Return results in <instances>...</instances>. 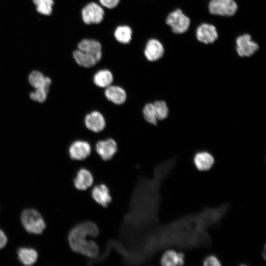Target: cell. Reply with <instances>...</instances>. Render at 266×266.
Wrapping results in <instances>:
<instances>
[{
    "label": "cell",
    "mask_w": 266,
    "mask_h": 266,
    "mask_svg": "<svg viewBox=\"0 0 266 266\" xmlns=\"http://www.w3.org/2000/svg\"><path fill=\"white\" fill-rule=\"evenodd\" d=\"M196 37L199 41L209 44L216 41L218 35L215 26L209 24L203 23L197 28Z\"/></svg>",
    "instance_id": "8fae6325"
},
{
    "label": "cell",
    "mask_w": 266,
    "mask_h": 266,
    "mask_svg": "<svg viewBox=\"0 0 266 266\" xmlns=\"http://www.w3.org/2000/svg\"><path fill=\"white\" fill-rule=\"evenodd\" d=\"M91 196L98 204L103 207L108 206L112 201L109 189L103 183L95 186L92 190Z\"/></svg>",
    "instance_id": "7c38bea8"
},
{
    "label": "cell",
    "mask_w": 266,
    "mask_h": 266,
    "mask_svg": "<svg viewBox=\"0 0 266 266\" xmlns=\"http://www.w3.org/2000/svg\"><path fill=\"white\" fill-rule=\"evenodd\" d=\"M121 0H99L100 4L107 9H112L116 7Z\"/></svg>",
    "instance_id": "f1b7e54d"
},
{
    "label": "cell",
    "mask_w": 266,
    "mask_h": 266,
    "mask_svg": "<svg viewBox=\"0 0 266 266\" xmlns=\"http://www.w3.org/2000/svg\"><path fill=\"white\" fill-rule=\"evenodd\" d=\"M99 249L93 240H88L81 248L79 253L91 259L96 258L99 254Z\"/></svg>",
    "instance_id": "603a6c76"
},
{
    "label": "cell",
    "mask_w": 266,
    "mask_h": 266,
    "mask_svg": "<svg viewBox=\"0 0 266 266\" xmlns=\"http://www.w3.org/2000/svg\"><path fill=\"white\" fill-rule=\"evenodd\" d=\"M133 30L128 25H122L117 26L113 33L115 40L123 44L130 43L133 37Z\"/></svg>",
    "instance_id": "ffe728a7"
},
{
    "label": "cell",
    "mask_w": 266,
    "mask_h": 266,
    "mask_svg": "<svg viewBox=\"0 0 266 266\" xmlns=\"http://www.w3.org/2000/svg\"><path fill=\"white\" fill-rule=\"evenodd\" d=\"M142 114L146 122L154 126L157 125L158 119L153 103L149 102L145 104L142 109Z\"/></svg>",
    "instance_id": "d4e9b609"
},
{
    "label": "cell",
    "mask_w": 266,
    "mask_h": 266,
    "mask_svg": "<svg viewBox=\"0 0 266 266\" xmlns=\"http://www.w3.org/2000/svg\"><path fill=\"white\" fill-rule=\"evenodd\" d=\"M214 162L213 156L207 152H198L194 157V165L200 171L209 170L213 166Z\"/></svg>",
    "instance_id": "e0dca14e"
},
{
    "label": "cell",
    "mask_w": 266,
    "mask_h": 266,
    "mask_svg": "<svg viewBox=\"0 0 266 266\" xmlns=\"http://www.w3.org/2000/svg\"><path fill=\"white\" fill-rule=\"evenodd\" d=\"M236 52L242 57L252 56L259 48L258 45L252 40L248 34L239 36L236 39Z\"/></svg>",
    "instance_id": "8992f818"
},
{
    "label": "cell",
    "mask_w": 266,
    "mask_h": 266,
    "mask_svg": "<svg viewBox=\"0 0 266 266\" xmlns=\"http://www.w3.org/2000/svg\"><path fill=\"white\" fill-rule=\"evenodd\" d=\"M7 243V238L4 233L0 230V249L4 247Z\"/></svg>",
    "instance_id": "f546056e"
},
{
    "label": "cell",
    "mask_w": 266,
    "mask_h": 266,
    "mask_svg": "<svg viewBox=\"0 0 266 266\" xmlns=\"http://www.w3.org/2000/svg\"><path fill=\"white\" fill-rule=\"evenodd\" d=\"M153 104L158 120H163L167 117L168 108L164 100H156Z\"/></svg>",
    "instance_id": "484cf974"
},
{
    "label": "cell",
    "mask_w": 266,
    "mask_h": 266,
    "mask_svg": "<svg viewBox=\"0 0 266 266\" xmlns=\"http://www.w3.org/2000/svg\"><path fill=\"white\" fill-rule=\"evenodd\" d=\"M113 81V74L108 69H100L93 76L94 83L100 88H106L111 85Z\"/></svg>",
    "instance_id": "d6986e66"
},
{
    "label": "cell",
    "mask_w": 266,
    "mask_h": 266,
    "mask_svg": "<svg viewBox=\"0 0 266 266\" xmlns=\"http://www.w3.org/2000/svg\"><path fill=\"white\" fill-rule=\"evenodd\" d=\"M160 262L164 266H182L185 263V255L181 251L168 249L162 255Z\"/></svg>",
    "instance_id": "2e32d148"
},
{
    "label": "cell",
    "mask_w": 266,
    "mask_h": 266,
    "mask_svg": "<svg viewBox=\"0 0 266 266\" xmlns=\"http://www.w3.org/2000/svg\"><path fill=\"white\" fill-rule=\"evenodd\" d=\"M21 221L25 229L30 233L40 234L45 228L42 216L34 209L25 210L22 213Z\"/></svg>",
    "instance_id": "7a4b0ae2"
},
{
    "label": "cell",
    "mask_w": 266,
    "mask_h": 266,
    "mask_svg": "<svg viewBox=\"0 0 266 266\" xmlns=\"http://www.w3.org/2000/svg\"><path fill=\"white\" fill-rule=\"evenodd\" d=\"M94 182L93 174L85 168H81L76 173L73 180L75 187L79 190H85L90 187Z\"/></svg>",
    "instance_id": "9a60e30c"
},
{
    "label": "cell",
    "mask_w": 266,
    "mask_h": 266,
    "mask_svg": "<svg viewBox=\"0 0 266 266\" xmlns=\"http://www.w3.org/2000/svg\"><path fill=\"white\" fill-rule=\"evenodd\" d=\"M204 266H221V262L218 257L215 254H209L206 256L202 261Z\"/></svg>",
    "instance_id": "83f0119b"
},
{
    "label": "cell",
    "mask_w": 266,
    "mask_h": 266,
    "mask_svg": "<svg viewBox=\"0 0 266 266\" xmlns=\"http://www.w3.org/2000/svg\"><path fill=\"white\" fill-rule=\"evenodd\" d=\"M86 127L94 133L102 131L106 126L103 115L99 111L95 110L87 114L84 119Z\"/></svg>",
    "instance_id": "30bf717a"
},
{
    "label": "cell",
    "mask_w": 266,
    "mask_h": 266,
    "mask_svg": "<svg viewBox=\"0 0 266 266\" xmlns=\"http://www.w3.org/2000/svg\"><path fill=\"white\" fill-rule=\"evenodd\" d=\"M99 234L97 225L91 221H85L78 224L70 231L68 241L71 249L77 253L80 250L87 241V237H96Z\"/></svg>",
    "instance_id": "6da1fadb"
},
{
    "label": "cell",
    "mask_w": 266,
    "mask_h": 266,
    "mask_svg": "<svg viewBox=\"0 0 266 266\" xmlns=\"http://www.w3.org/2000/svg\"><path fill=\"white\" fill-rule=\"evenodd\" d=\"M208 9L213 15L231 16L236 12L237 5L234 0H211Z\"/></svg>",
    "instance_id": "5b68a950"
},
{
    "label": "cell",
    "mask_w": 266,
    "mask_h": 266,
    "mask_svg": "<svg viewBox=\"0 0 266 266\" xmlns=\"http://www.w3.org/2000/svg\"><path fill=\"white\" fill-rule=\"evenodd\" d=\"M91 153L89 142L82 140L74 141L69 146V155L72 160L81 161L86 159Z\"/></svg>",
    "instance_id": "ba28073f"
},
{
    "label": "cell",
    "mask_w": 266,
    "mask_h": 266,
    "mask_svg": "<svg viewBox=\"0 0 266 266\" xmlns=\"http://www.w3.org/2000/svg\"><path fill=\"white\" fill-rule=\"evenodd\" d=\"M77 49L93 55L99 61L101 59L102 46L97 40L90 38L83 39L78 43Z\"/></svg>",
    "instance_id": "4fadbf2b"
},
{
    "label": "cell",
    "mask_w": 266,
    "mask_h": 266,
    "mask_svg": "<svg viewBox=\"0 0 266 266\" xmlns=\"http://www.w3.org/2000/svg\"><path fill=\"white\" fill-rule=\"evenodd\" d=\"M104 95L108 100L117 105L124 103L127 98L124 89L119 86L112 85L105 88Z\"/></svg>",
    "instance_id": "5bb4252c"
},
{
    "label": "cell",
    "mask_w": 266,
    "mask_h": 266,
    "mask_svg": "<svg viewBox=\"0 0 266 266\" xmlns=\"http://www.w3.org/2000/svg\"><path fill=\"white\" fill-rule=\"evenodd\" d=\"M81 14L83 23L89 25L100 24L104 19L105 12L100 4L92 1L82 8Z\"/></svg>",
    "instance_id": "3957f363"
},
{
    "label": "cell",
    "mask_w": 266,
    "mask_h": 266,
    "mask_svg": "<svg viewBox=\"0 0 266 266\" xmlns=\"http://www.w3.org/2000/svg\"><path fill=\"white\" fill-rule=\"evenodd\" d=\"M73 57L79 66L85 68L92 67L100 62L93 55L78 49L73 51Z\"/></svg>",
    "instance_id": "ac0fdd59"
},
{
    "label": "cell",
    "mask_w": 266,
    "mask_h": 266,
    "mask_svg": "<svg viewBox=\"0 0 266 266\" xmlns=\"http://www.w3.org/2000/svg\"><path fill=\"white\" fill-rule=\"evenodd\" d=\"M30 84L35 89L38 88H44L49 90V87L51 83V79L44 77L43 74L37 71H32L29 77Z\"/></svg>",
    "instance_id": "44dd1931"
},
{
    "label": "cell",
    "mask_w": 266,
    "mask_h": 266,
    "mask_svg": "<svg viewBox=\"0 0 266 266\" xmlns=\"http://www.w3.org/2000/svg\"><path fill=\"white\" fill-rule=\"evenodd\" d=\"M18 256L21 262L26 266L33 265L37 259L36 251L32 248H20L18 251Z\"/></svg>",
    "instance_id": "7402d4cb"
},
{
    "label": "cell",
    "mask_w": 266,
    "mask_h": 266,
    "mask_svg": "<svg viewBox=\"0 0 266 266\" xmlns=\"http://www.w3.org/2000/svg\"><path fill=\"white\" fill-rule=\"evenodd\" d=\"M95 149L98 154L104 161L112 158L117 151V144L112 138H107L98 141Z\"/></svg>",
    "instance_id": "52a82bcc"
},
{
    "label": "cell",
    "mask_w": 266,
    "mask_h": 266,
    "mask_svg": "<svg viewBox=\"0 0 266 266\" xmlns=\"http://www.w3.org/2000/svg\"><path fill=\"white\" fill-rule=\"evenodd\" d=\"M48 90L44 88H36L34 92L30 94V97L33 100L42 102L46 100Z\"/></svg>",
    "instance_id": "4316f807"
},
{
    "label": "cell",
    "mask_w": 266,
    "mask_h": 266,
    "mask_svg": "<svg viewBox=\"0 0 266 266\" xmlns=\"http://www.w3.org/2000/svg\"><path fill=\"white\" fill-rule=\"evenodd\" d=\"M36 6V10L40 14L49 15L52 12L53 0H33Z\"/></svg>",
    "instance_id": "cb8c5ba5"
},
{
    "label": "cell",
    "mask_w": 266,
    "mask_h": 266,
    "mask_svg": "<svg viewBox=\"0 0 266 266\" xmlns=\"http://www.w3.org/2000/svg\"><path fill=\"white\" fill-rule=\"evenodd\" d=\"M166 23L175 33H183L186 32L190 24V19L181 10L176 9L170 13L166 19Z\"/></svg>",
    "instance_id": "277c9868"
},
{
    "label": "cell",
    "mask_w": 266,
    "mask_h": 266,
    "mask_svg": "<svg viewBox=\"0 0 266 266\" xmlns=\"http://www.w3.org/2000/svg\"><path fill=\"white\" fill-rule=\"evenodd\" d=\"M164 54V48L162 43L158 39H149L145 46L144 55L150 62H154L161 59Z\"/></svg>",
    "instance_id": "9c48e42d"
}]
</instances>
